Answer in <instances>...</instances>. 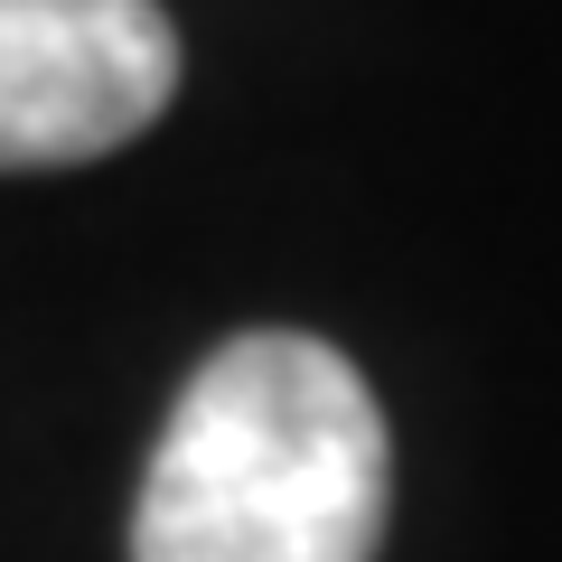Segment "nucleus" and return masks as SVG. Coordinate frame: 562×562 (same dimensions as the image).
I'll return each mask as SVG.
<instances>
[{
  "instance_id": "1",
  "label": "nucleus",
  "mask_w": 562,
  "mask_h": 562,
  "mask_svg": "<svg viewBox=\"0 0 562 562\" xmlns=\"http://www.w3.org/2000/svg\"><path fill=\"white\" fill-rule=\"evenodd\" d=\"M394 441L328 338L244 328L188 375L150 450L132 562H375Z\"/></svg>"
},
{
  "instance_id": "2",
  "label": "nucleus",
  "mask_w": 562,
  "mask_h": 562,
  "mask_svg": "<svg viewBox=\"0 0 562 562\" xmlns=\"http://www.w3.org/2000/svg\"><path fill=\"white\" fill-rule=\"evenodd\" d=\"M179 94L160 0H0V169H76L140 140Z\"/></svg>"
}]
</instances>
